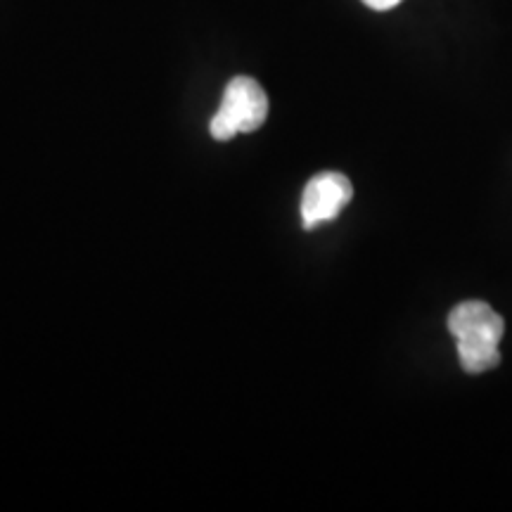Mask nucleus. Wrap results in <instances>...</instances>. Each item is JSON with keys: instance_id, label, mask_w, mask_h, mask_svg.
Returning a JSON list of instances; mask_svg holds the SVG:
<instances>
[{"instance_id": "1", "label": "nucleus", "mask_w": 512, "mask_h": 512, "mask_svg": "<svg viewBox=\"0 0 512 512\" xmlns=\"http://www.w3.org/2000/svg\"><path fill=\"white\" fill-rule=\"evenodd\" d=\"M448 330L458 342V361L467 375H479L501 363V344L505 323L486 302L458 304L448 313Z\"/></svg>"}, {"instance_id": "2", "label": "nucleus", "mask_w": 512, "mask_h": 512, "mask_svg": "<svg viewBox=\"0 0 512 512\" xmlns=\"http://www.w3.org/2000/svg\"><path fill=\"white\" fill-rule=\"evenodd\" d=\"M268 117V95L259 81L249 76H235L223 91L219 112L214 114L209 124V133L214 140H226L252 133L266 124Z\"/></svg>"}, {"instance_id": "3", "label": "nucleus", "mask_w": 512, "mask_h": 512, "mask_svg": "<svg viewBox=\"0 0 512 512\" xmlns=\"http://www.w3.org/2000/svg\"><path fill=\"white\" fill-rule=\"evenodd\" d=\"M351 197H354V185L344 174L323 171V174L313 176L302 195V226L313 230L320 223L335 221L351 202Z\"/></svg>"}, {"instance_id": "4", "label": "nucleus", "mask_w": 512, "mask_h": 512, "mask_svg": "<svg viewBox=\"0 0 512 512\" xmlns=\"http://www.w3.org/2000/svg\"><path fill=\"white\" fill-rule=\"evenodd\" d=\"M399 3H403V0H363V5H368L370 10H377V12L392 10Z\"/></svg>"}]
</instances>
